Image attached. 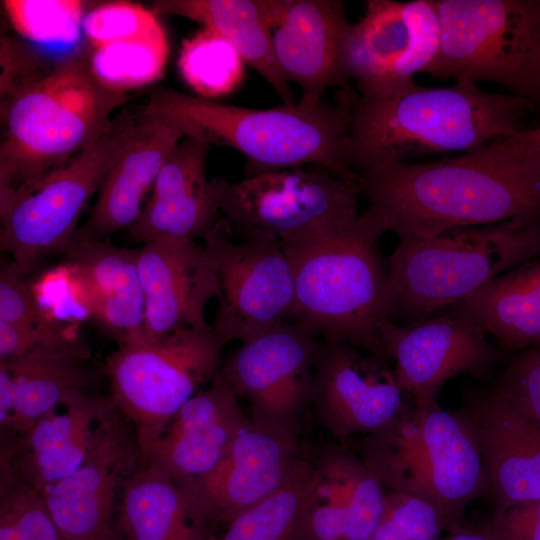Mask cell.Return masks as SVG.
Wrapping results in <instances>:
<instances>
[{"mask_svg":"<svg viewBox=\"0 0 540 540\" xmlns=\"http://www.w3.org/2000/svg\"><path fill=\"white\" fill-rule=\"evenodd\" d=\"M117 343L104 373L110 396L135 429L141 456L182 405L217 378L224 345L212 326L153 334L142 325Z\"/></svg>","mask_w":540,"mask_h":540,"instance_id":"8","label":"cell"},{"mask_svg":"<svg viewBox=\"0 0 540 540\" xmlns=\"http://www.w3.org/2000/svg\"><path fill=\"white\" fill-rule=\"evenodd\" d=\"M90 352L85 344L62 349H36L23 356L0 360L10 371L15 401L9 436L28 429L58 408L72 392L84 391L93 374L82 363Z\"/></svg>","mask_w":540,"mask_h":540,"instance_id":"32","label":"cell"},{"mask_svg":"<svg viewBox=\"0 0 540 540\" xmlns=\"http://www.w3.org/2000/svg\"><path fill=\"white\" fill-rule=\"evenodd\" d=\"M20 268L12 261L0 272V320L18 326H40L53 321L39 305Z\"/></svg>","mask_w":540,"mask_h":540,"instance_id":"39","label":"cell"},{"mask_svg":"<svg viewBox=\"0 0 540 540\" xmlns=\"http://www.w3.org/2000/svg\"><path fill=\"white\" fill-rule=\"evenodd\" d=\"M535 347H536L537 349L540 350V343H539L537 346H535Z\"/></svg>","mask_w":540,"mask_h":540,"instance_id":"46","label":"cell"},{"mask_svg":"<svg viewBox=\"0 0 540 540\" xmlns=\"http://www.w3.org/2000/svg\"><path fill=\"white\" fill-rule=\"evenodd\" d=\"M383 356L394 370L415 407L438 404L442 387L460 374L487 375L500 360V353L473 319L453 310L399 326L388 319L380 330Z\"/></svg>","mask_w":540,"mask_h":540,"instance_id":"17","label":"cell"},{"mask_svg":"<svg viewBox=\"0 0 540 540\" xmlns=\"http://www.w3.org/2000/svg\"><path fill=\"white\" fill-rule=\"evenodd\" d=\"M84 344L55 320L40 326H18L0 320V360L23 356L36 349H62Z\"/></svg>","mask_w":540,"mask_h":540,"instance_id":"40","label":"cell"},{"mask_svg":"<svg viewBox=\"0 0 540 540\" xmlns=\"http://www.w3.org/2000/svg\"><path fill=\"white\" fill-rule=\"evenodd\" d=\"M116 407L110 395L72 392L25 431L2 438L0 464L43 494L82 464Z\"/></svg>","mask_w":540,"mask_h":540,"instance_id":"20","label":"cell"},{"mask_svg":"<svg viewBox=\"0 0 540 540\" xmlns=\"http://www.w3.org/2000/svg\"><path fill=\"white\" fill-rule=\"evenodd\" d=\"M296 431L250 418L210 472L175 482L213 532L277 491L305 455Z\"/></svg>","mask_w":540,"mask_h":540,"instance_id":"15","label":"cell"},{"mask_svg":"<svg viewBox=\"0 0 540 540\" xmlns=\"http://www.w3.org/2000/svg\"><path fill=\"white\" fill-rule=\"evenodd\" d=\"M352 448L382 486L433 506L448 528L484 494L481 452L462 407L408 409L381 429L356 437Z\"/></svg>","mask_w":540,"mask_h":540,"instance_id":"7","label":"cell"},{"mask_svg":"<svg viewBox=\"0 0 540 540\" xmlns=\"http://www.w3.org/2000/svg\"><path fill=\"white\" fill-rule=\"evenodd\" d=\"M140 113L133 140L107 174L91 214L71 240H104L115 232L129 230L168 156L184 138L159 117L143 109Z\"/></svg>","mask_w":540,"mask_h":540,"instance_id":"27","label":"cell"},{"mask_svg":"<svg viewBox=\"0 0 540 540\" xmlns=\"http://www.w3.org/2000/svg\"><path fill=\"white\" fill-rule=\"evenodd\" d=\"M144 297L143 327L153 334L208 327L205 307L219 285L203 245L194 241L146 243L138 252Z\"/></svg>","mask_w":540,"mask_h":540,"instance_id":"24","label":"cell"},{"mask_svg":"<svg viewBox=\"0 0 540 540\" xmlns=\"http://www.w3.org/2000/svg\"><path fill=\"white\" fill-rule=\"evenodd\" d=\"M128 99L95 76L89 54L77 53L1 104L0 202L96 142Z\"/></svg>","mask_w":540,"mask_h":540,"instance_id":"5","label":"cell"},{"mask_svg":"<svg viewBox=\"0 0 540 540\" xmlns=\"http://www.w3.org/2000/svg\"><path fill=\"white\" fill-rule=\"evenodd\" d=\"M443 540H502L493 524L479 527H461L456 524L450 527L449 535Z\"/></svg>","mask_w":540,"mask_h":540,"instance_id":"44","label":"cell"},{"mask_svg":"<svg viewBox=\"0 0 540 540\" xmlns=\"http://www.w3.org/2000/svg\"><path fill=\"white\" fill-rule=\"evenodd\" d=\"M388 359L338 340L319 343L313 422L346 440L371 434L414 407Z\"/></svg>","mask_w":540,"mask_h":540,"instance_id":"16","label":"cell"},{"mask_svg":"<svg viewBox=\"0 0 540 540\" xmlns=\"http://www.w3.org/2000/svg\"><path fill=\"white\" fill-rule=\"evenodd\" d=\"M15 401V385L13 377L5 366L0 362V429L6 433L9 429Z\"/></svg>","mask_w":540,"mask_h":540,"instance_id":"43","label":"cell"},{"mask_svg":"<svg viewBox=\"0 0 540 540\" xmlns=\"http://www.w3.org/2000/svg\"><path fill=\"white\" fill-rule=\"evenodd\" d=\"M477 436L485 492L495 514L540 499V423L526 416L495 388L464 405Z\"/></svg>","mask_w":540,"mask_h":540,"instance_id":"21","label":"cell"},{"mask_svg":"<svg viewBox=\"0 0 540 540\" xmlns=\"http://www.w3.org/2000/svg\"><path fill=\"white\" fill-rule=\"evenodd\" d=\"M316 336L285 322L235 350L217 376L250 407V418L301 433L314 394Z\"/></svg>","mask_w":540,"mask_h":540,"instance_id":"14","label":"cell"},{"mask_svg":"<svg viewBox=\"0 0 540 540\" xmlns=\"http://www.w3.org/2000/svg\"><path fill=\"white\" fill-rule=\"evenodd\" d=\"M6 14L18 34L49 45L75 44L83 32L85 2L78 0H5Z\"/></svg>","mask_w":540,"mask_h":540,"instance_id":"35","label":"cell"},{"mask_svg":"<svg viewBox=\"0 0 540 540\" xmlns=\"http://www.w3.org/2000/svg\"><path fill=\"white\" fill-rule=\"evenodd\" d=\"M310 458L315 485L305 540H369L384 513L385 488L352 447H325Z\"/></svg>","mask_w":540,"mask_h":540,"instance_id":"25","label":"cell"},{"mask_svg":"<svg viewBox=\"0 0 540 540\" xmlns=\"http://www.w3.org/2000/svg\"><path fill=\"white\" fill-rule=\"evenodd\" d=\"M446 523L425 501L386 491L385 509L369 540H440Z\"/></svg>","mask_w":540,"mask_h":540,"instance_id":"37","label":"cell"},{"mask_svg":"<svg viewBox=\"0 0 540 540\" xmlns=\"http://www.w3.org/2000/svg\"><path fill=\"white\" fill-rule=\"evenodd\" d=\"M315 470L305 454L291 477L273 494L237 516L211 540H305V520Z\"/></svg>","mask_w":540,"mask_h":540,"instance_id":"33","label":"cell"},{"mask_svg":"<svg viewBox=\"0 0 540 540\" xmlns=\"http://www.w3.org/2000/svg\"><path fill=\"white\" fill-rule=\"evenodd\" d=\"M244 63L232 44L205 27L183 41L178 57L183 80L207 100L234 92L243 81Z\"/></svg>","mask_w":540,"mask_h":540,"instance_id":"34","label":"cell"},{"mask_svg":"<svg viewBox=\"0 0 540 540\" xmlns=\"http://www.w3.org/2000/svg\"><path fill=\"white\" fill-rule=\"evenodd\" d=\"M491 523L502 540H540V499L512 506Z\"/></svg>","mask_w":540,"mask_h":540,"instance_id":"42","label":"cell"},{"mask_svg":"<svg viewBox=\"0 0 540 540\" xmlns=\"http://www.w3.org/2000/svg\"><path fill=\"white\" fill-rule=\"evenodd\" d=\"M0 63L1 104L41 78L52 66L27 45L8 36L1 37Z\"/></svg>","mask_w":540,"mask_h":540,"instance_id":"41","label":"cell"},{"mask_svg":"<svg viewBox=\"0 0 540 540\" xmlns=\"http://www.w3.org/2000/svg\"><path fill=\"white\" fill-rule=\"evenodd\" d=\"M0 540H64L42 495L2 464Z\"/></svg>","mask_w":540,"mask_h":540,"instance_id":"36","label":"cell"},{"mask_svg":"<svg viewBox=\"0 0 540 540\" xmlns=\"http://www.w3.org/2000/svg\"><path fill=\"white\" fill-rule=\"evenodd\" d=\"M248 419L239 398L216 378L182 405L140 462L175 482L202 476L226 456Z\"/></svg>","mask_w":540,"mask_h":540,"instance_id":"22","label":"cell"},{"mask_svg":"<svg viewBox=\"0 0 540 540\" xmlns=\"http://www.w3.org/2000/svg\"><path fill=\"white\" fill-rule=\"evenodd\" d=\"M537 258L540 216L402 239L387 261L392 316L406 324L428 318Z\"/></svg>","mask_w":540,"mask_h":540,"instance_id":"6","label":"cell"},{"mask_svg":"<svg viewBox=\"0 0 540 540\" xmlns=\"http://www.w3.org/2000/svg\"><path fill=\"white\" fill-rule=\"evenodd\" d=\"M357 186L366 211L400 240L540 216V126L452 157L372 167Z\"/></svg>","mask_w":540,"mask_h":540,"instance_id":"1","label":"cell"},{"mask_svg":"<svg viewBox=\"0 0 540 540\" xmlns=\"http://www.w3.org/2000/svg\"><path fill=\"white\" fill-rule=\"evenodd\" d=\"M535 118H536L537 126H540V109L537 111Z\"/></svg>","mask_w":540,"mask_h":540,"instance_id":"45","label":"cell"},{"mask_svg":"<svg viewBox=\"0 0 540 540\" xmlns=\"http://www.w3.org/2000/svg\"><path fill=\"white\" fill-rule=\"evenodd\" d=\"M441 46L435 0H369L363 17L351 24L343 62L363 99L392 96L426 73Z\"/></svg>","mask_w":540,"mask_h":540,"instance_id":"13","label":"cell"},{"mask_svg":"<svg viewBox=\"0 0 540 540\" xmlns=\"http://www.w3.org/2000/svg\"><path fill=\"white\" fill-rule=\"evenodd\" d=\"M210 181L219 211L242 236L266 234L286 245L347 226L359 216L357 180L321 167Z\"/></svg>","mask_w":540,"mask_h":540,"instance_id":"11","label":"cell"},{"mask_svg":"<svg viewBox=\"0 0 540 540\" xmlns=\"http://www.w3.org/2000/svg\"><path fill=\"white\" fill-rule=\"evenodd\" d=\"M342 90L338 103H300L269 109L228 105L157 88L143 110L193 136L233 148L247 160L245 177L315 165L341 178L356 181L350 163L351 100Z\"/></svg>","mask_w":540,"mask_h":540,"instance_id":"3","label":"cell"},{"mask_svg":"<svg viewBox=\"0 0 540 540\" xmlns=\"http://www.w3.org/2000/svg\"><path fill=\"white\" fill-rule=\"evenodd\" d=\"M350 25L343 1L279 0L273 50L287 81L299 86L301 105H319L330 88H349L343 46Z\"/></svg>","mask_w":540,"mask_h":540,"instance_id":"19","label":"cell"},{"mask_svg":"<svg viewBox=\"0 0 540 540\" xmlns=\"http://www.w3.org/2000/svg\"><path fill=\"white\" fill-rule=\"evenodd\" d=\"M383 234L365 210L347 226L282 245L294 276L293 322L385 358L379 337L392 316V293L378 248Z\"/></svg>","mask_w":540,"mask_h":540,"instance_id":"4","label":"cell"},{"mask_svg":"<svg viewBox=\"0 0 540 540\" xmlns=\"http://www.w3.org/2000/svg\"><path fill=\"white\" fill-rule=\"evenodd\" d=\"M433 78L488 81L540 108V0H435Z\"/></svg>","mask_w":540,"mask_h":540,"instance_id":"9","label":"cell"},{"mask_svg":"<svg viewBox=\"0 0 540 540\" xmlns=\"http://www.w3.org/2000/svg\"><path fill=\"white\" fill-rule=\"evenodd\" d=\"M141 113L115 115L103 135L31 188L0 202V245L28 276L53 253H64L91 197L127 149Z\"/></svg>","mask_w":540,"mask_h":540,"instance_id":"10","label":"cell"},{"mask_svg":"<svg viewBox=\"0 0 540 540\" xmlns=\"http://www.w3.org/2000/svg\"><path fill=\"white\" fill-rule=\"evenodd\" d=\"M505 348L523 351L540 343V258L489 282L455 305Z\"/></svg>","mask_w":540,"mask_h":540,"instance_id":"31","label":"cell"},{"mask_svg":"<svg viewBox=\"0 0 540 540\" xmlns=\"http://www.w3.org/2000/svg\"><path fill=\"white\" fill-rule=\"evenodd\" d=\"M225 218L204 235L203 247L219 285L213 330L220 342H249L288 322L295 283L281 243L266 234L234 240Z\"/></svg>","mask_w":540,"mask_h":540,"instance_id":"12","label":"cell"},{"mask_svg":"<svg viewBox=\"0 0 540 540\" xmlns=\"http://www.w3.org/2000/svg\"><path fill=\"white\" fill-rule=\"evenodd\" d=\"M494 388L540 423V350L532 347L517 352Z\"/></svg>","mask_w":540,"mask_h":540,"instance_id":"38","label":"cell"},{"mask_svg":"<svg viewBox=\"0 0 540 540\" xmlns=\"http://www.w3.org/2000/svg\"><path fill=\"white\" fill-rule=\"evenodd\" d=\"M279 0H158L156 14L182 16L224 37L274 89L283 105H294L289 82L276 60L272 28Z\"/></svg>","mask_w":540,"mask_h":540,"instance_id":"29","label":"cell"},{"mask_svg":"<svg viewBox=\"0 0 540 540\" xmlns=\"http://www.w3.org/2000/svg\"><path fill=\"white\" fill-rule=\"evenodd\" d=\"M139 249L107 240H71L64 254L74 299L117 341L144 323Z\"/></svg>","mask_w":540,"mask_h":540,"instance_id":"28","label":"cell"},{"mask_svg":"<svg viewBox=\"0 0 540 540\" xmlns=\"http://www.w3.org/2000/svg\"><path fill=\"white\" fill-rule=\"evenodd\" d=\"M116 519L126 540H211L215 536L195 515L179 486L141 462L122 488Z\"/></svg>","mask_w":540,"mask_h":540,"instance_id":"30","label":"cell"},{"mask_svg":"<svg viewBox=\"0 0 540 540\" xmlns=\"http://www.w3.org/2000/svg\"><path fill=\"white\" fill-rule=\"evenodd\" d=\"M350 163L359 172L393 163L464 153L527 128L537 105L509 93H490L469 80L449 87L417 83L386 98L353 92Z\"/></svg>","mask_w":540,"mask_h":540,"instance_id":"2","label":"cell"},{"mask_svg":"<svg viewBox=\"0 0 540 540\" xmlns=\"http://www.w3.org/2000/svg\"><path fill=\"white\" fill-rule=\"evenodd\" d=\"M210 146L193 136L179 141L160 170L139 218L128 230L131 238L144 244L193 241L214 226L220 211L206 176Z\"/></svg>","mask_w":540,"mask_h":540,"instance_id":"26","label":"cell"},{"mask_svg":"<svg viewBox=\"0 0 540 540\" xmlns=\"http://www.w3.org/2000/svg\"><path fill=\"white\" fill-rule=\"evenodd\" d=\"M140 461L135 429L116 407L82 464L41 494L64 540H124L118 501Z\"/></svg>","mask_w":540,"mask_h":540,"instance_id":"18","label":"cell"},{"mask_svg":"<svg viewBox=\"0 0 540 540\" xmlns=\"http://www.w3.org/2000/svg\"><path fill=\"white\" fill-rule=\"evenodd\" d=\"M82 29L91 69L110 89L127 94L163 76L169 43L153 10L129 1L102 3L86 12Z\"/></svg>","mask_w":540,"mask_h":540,"instance_id":"23","label":"cell"}]
</instances>
